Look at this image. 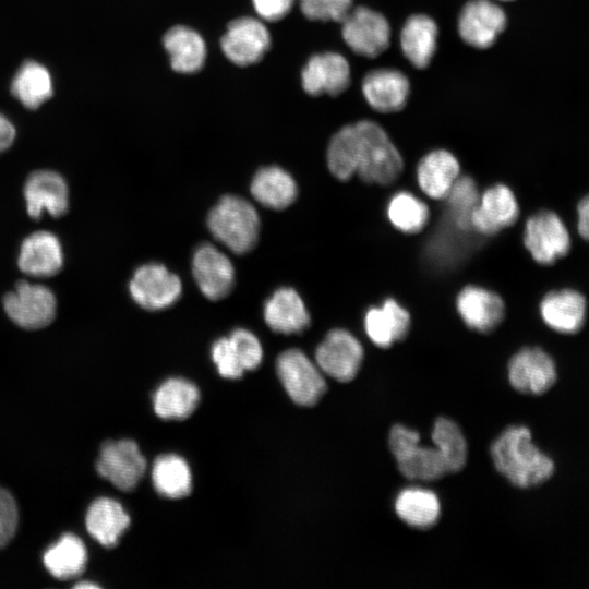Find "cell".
Wrapping results in <instances>:
<instances>
[{
    "label": "cell",
    "instance_id": "6da1fadb",
    "mask_svg": "<svg viewBox=\"0 0 589 589\" xmlns=\"http://www.w3.org/2000/svg\"><path fill=\"white\" fill-rule=\"evenodd\" d=\"M327 165L341 181L354 173L366 183L390 184L401 173L402 158L381 125L362 120L342 127L327 148Z\"/></svg>",
    "mask_w": 589,
    "mask_h": 589
},
{
    "label": "cell",
    "instance_id": "7a4b0ae2",
    "mask_svg": "<svg viewBox=\"0 0 589 589\" xmlns=\"http://www.w3.org/2000/svg\"><path fill=\"white\" fill-rule=\"evenodd\" d=\"M496 470L513 485L520 489L538 486L554 473L553 460L532 442L526 426H508L491 446Z\"/></svg>",
    "mask_w": 589,
    "mask_h": 589
},
{
    "label": "cell",
    "instance_id": "3957f363",
    "mask_svg": "<svg viewBox=\"0 0 589 589\" xmlns=\"http://www.w3.org/2000/svg\"><path fill=\"white\" fill-rule=\"evenodd\" d=\"M207 227L212 236L230 251L244 254L257 242L260 217L245 199L225 195L208 213Z\"/></svg>",
    "mask_w": 589,
    "mask_h": 589
},
{
    "label": "cell",
    "instance_id": "277c9868",
    "mask_svg": "<svg viewBox=\"0 0 589 589\" xmlns=\"http://www.w3.org/2000/svg\"><path fill=\"white\" fill-rule=\"evenodd\" d=\"M388 446L398 470L408 480L431 482L447 473L436 448L420 445V434L412 429L394 425L389 432Z\"/></svg>",
    "mask_w": 589,
    "mask_h": 589
},
{
    "label": "cell",
    "instance_id": "5b68a950",
    "mask_svg": "<svg viewBox=\"0 0 589 589\" xmlns=\"http://www.w3.org/2000/svg\"><path fill=\"white\" fill-rule=\"evenodd\" d=\"M276 370L287 394L300 406L315 405L326 392L322 371L299 349L281 352Z\"/></svg>",
    "mask_w": 589,
    "mask_h": 589
},
{
    "label": "cell",
    "instance_id": "8992f818",
    "mask_svg": "<svg viewBox=\"0 0 589 589\" xmlns=\"http://www.w3.org/2000/svg\"><path fill=\"white\" fill-rule=\"evenodd\" d=\"M3 306L7 315L17 326L38 329L55 318L57 300L48 287L22 280L5 294Z\"/></svg>",
    "mask_w": 589,
    "mask_h": 589
},
{
    "label": "cell",
    "instance_id": "52a82bcc",
    "mask_svg": "<svg viewBox=\"0 0 589 589\" xmlns=\"http://www.w3.org/2000/svg\"><path fill=\"white\" fill-rule=\"evenodd\" d=\"M340 23L344 41L357 55L374 58L389 46V24L376 11L358 7L351 9Z\"/></svg>",
    "mask_w": 589,
    "mask_h": 589
},
{
    "label": "cell",
    "instance_id": "ba28073f",
    "mask_svg": "<svg viewBox=\"0 0 589 589\" xmlns=\"http://www.w3.org/2000/svg\"><path fill=\"white\" fill-rule=\"evenodd\" d=\"M129 290L141 308L158 311L169 308L179 299L182 284L165 265L148 263L134 272Z\"/></svg>",
    "mask_w": 589,
    "mask_h": 589
},
{
    "label": "cell",
    "instance_id": "9c48e42d",
    "mask_svg": "<svg viewBox=\"0 0 589 589\" xmlns=\"http://www.w3.org/2000/svg\"><path fill=\"white\" fill-rule=\"evenodd\" d=\"M363 361L360 341L348 330H330L315 351V362L322 373L339 382L356 377Z\"/></svg>",
    "mask_w": 589,
    "mask_h": 589
},
{
    "label": "cell",
    "instance_id": "30bf717a",
    "mask_svg": "<svg viewBox=\"0 0 589 589\" xmlns=\"http://www.w3.org/2000/svg\"><path fill=\"white\" fill-rule=\"evenodd\" d=\"M98 473L122 491L133 490L142 479L146 460L135 442L108 441L103 444L96 464Z\"/></svg>",
    "mask_w": 589,
    "mask_h": 589
},
{
    "label": "cell",
    "instance_id": "8fae6325",
    "mask_svg": "<svg viewBox=\"0 0 589 589\" xmlns=\"http://www.w3.org/2000/svg\"><path fill=\"white\" fill-rule=\"evenodd\" d=\"M524 243L536 262L550 265L568 252L570 239L561 218L543 211L527 220Z\"/></svg>",
    "mask_w": 589,
    "mask_h": 589
},
{
    "label": "cell",
    "instance_id": "7c38bea8",
    "mask_svg": "<svg viewBox=\"0 0 589 589\" xmlns=\"http://www.w3.org/2000/svg\"><path fill=\"white\" fill-rule=\"evenodd\" d=\"M225 56L239 67L259 62L271 46L266 26L254 17H239L229 23L220 39Z\"/></svg>",
    "mask_w": 589,
    "mask_h": 589
},
{
    "label": "cell",
    "instance_id": "4fadbf2b",
    "mask_svg": "<svg viewBox=\"0 0 589 589\" xmlns=\"http://www.w3.org/2000/svg\"><path fill=\"white\" fill-rule=\"evenodd\" d=\"M508 380L519 393L542 395L556 382V366L544 350L537 347L524 348L508 363Z\"/></svg>",
    "mask_w": 589,
    "mask_h": 589
},
{
    "label": "cell",
    "instance_id": "5bb4252c",
    "mask_svg": "<svg viewBox=\"0 0 589 589\" xmlns=\"http://www.w3.org/2000/svg\"><path fill=\"white\" fill-rule=\"evenodd\" d=\"M506 15L490 0L469 1L459 15L458 32L461 39L478 49L491 47L504 31Z\"/></svg>",
    "mask_w": 589,
    "mask_h": 589
},
{
    "label": "cell",
    "instance_id": "9a60e30c",
    "mask_svg": "<svg viewBox=\"0 0 589 589\" xmlns=\"http://www.w3.org/2000/svg\"><path fill=\"white\" fill-rule=\"evenodd\" d=\"M192 273L201 292L212 301L229 294L235 284V268L231 261L209 243H204L195 250Z\"/></svg>",
    "mask_w": 589,
    "mask_h": 589
},
{
    "label": "cell",
    "instance_id": "2e32d148",
    "mask_svg": "<svg viewBox=\"0 0 589 589\" xmlns=\"http://www.w3.org/2000/svg\"><path fill=\"white\" fill-rule=\"evenodd\" d=\"M23 192L27 213L32 218H40L45 211L53 217L68 211V185L63 177L56 171H34L27 178Z\"/></svg>",
    "mask_w": 589,
    "mask_h": 589
},
{
    "label": "cell",
    "instance_id": "e0dca14e",
    "mask_svg": "<svg viewBox=\"0 0 589 589\" xmlns=\"http://www.w3.org/2000/svg\"><path fill=\"white\" fill-rule=\"evenodd\" d=\"M303 89L312 96L328 94L337 96L350 84V67L337 52L312 56L301 74Z\"/></svg>",
    "mask_w": 589,
    "mask_h": 589
},
{
    "label": "cell",
    "instance_id": "ac0fdd59",
    "mask_svg": "<svg viewBox=\"0 0 589 589\" xmlns=\"http://www.w3.org/2000/svg\"><path fill=\"white\" fill-rule=\"evenodd\" d=\"M519 214L512 190L504 184L489 188L470 215V226L483 235H494L513 225Z\"/></svg>",
    "mask_w": 589,
    "mask_h": 589
},
{
    "label": "cell",
    "instance_id": "d6986e66",
    "mask_svg": "<svg viewBox=\"0 0 589 589\" xmlns=\"http://www.w3.org/2000/svg\"><path fill=\"white\" fill-rule=\"evenodd\" d=\"M17 265L23 273L35 277L57 274L63 265L62 247L57 236L46 230L29 235L21 244Z\"/></svg>",
    "mask_w": 589,
    "mask_h": 589
},
{
    "label": "cell",
    "instance_id": "ffe728a7",
    "mask_svg": "<svg viewBox=\"0 0 589 589\" xmlns=\"http://www.w3.org/2000/svg\"><path fill=\"white\" fill-rule=\"evenodd\" d=\"M457 310L465 324L480 333L492 332L504 317V302L493 291L465 287L457 298Z\"/></svg>",
    "mask_w": 589,
    "mask_h": 589
},
{
    "label": "cell",
    "instance_id": "44dd1931",
    "mask_svg": "<svg viewBox=\"0 0 589 589\" xmlns=\"http://www.w3.org/2000/svg\"><path fill=\"white\" fill-rule=\"evenodd\" d=\"M410 85L407 76L394 69L371 71L362 82L365 100L380 112L401 110L407 103Z\"/></svg>",
    "mask_w": 589,
    "mask_h": 589
},
{
    "label": "cell",
    "instance_id": "7402d4cb",
    "mask_svg": "<svg viewBox=\"0 0 589 589\" xmlns=\"http://www.w3.org/2000/svg\"><path fill=\"white\" fill-rule=\"evenodd\" d=\"M263 312L265 323L276 333L297 334L310 325V314L302 298L289 287L277 289L265 302Z\"/></svg>",
    "mask_w": 589,
    "mask_h": 589
},
{
    "label": "cell",
    "instance_id": "603a6c76",
    "mask_svg": "<svg viewBox=\"0 0 589 589\" xmlns=\"http://www.w3.org/2000/svg\"><path fill=\"white\" fill-rule=\"evenodd\" d=\"M540 313L549 327L563 334H574L584 325L586 300L572 289L552 291L541 301Z\"/></svg>",
    "mask_w": 589,
    "mask_h": 589
},
{
    "label": "cell",
    "instance_id": "cb8c5ba5",
    "mask_svg": "<svg viewBox=\"0 0 589 589\" xmlns=\"http://www.w3.org/2000/svg\"><path fill=\"white\" fill-rule=\"evenodd\" d=\"M364 328L376 346L388 348L407 336L410 315L398 302L386 299L382 306L371 308L366 312Z\"/></svg>",
    "mask_w": 589,
    "mask_h": 589
},
{
    "label": "cell",
    "instance_id": "d4e9b609",
    "mask_svg": "<svg viewBox=\"0 0 589 589\" xmlns=\"http://www.w3.org/2000/svg\"><path fill=\"white\" fill-rule=\"evenodd\" d=\"M459 163L444 149L426 154L417 168V179L421 190L435 200L445 199L459 177Z\"/></svg>",
    "mask_w": 589,
    "mask_h": 589
},
{
    "label": "cell",
    "instance_id": "484cf974",
    "mask_svg": "<svg viewBox=\"0 0 589 589\" xmlns=\"http://www.w3.org/2000/svg\"><path fill=\"white\" fill-rule=\"evenodd\" d=\"M250 191L256 202L272 209L288 207L298 194L292 176L277 166L259 169L252 179Z\"/></svg>",
    "mask_w": 589,
    "mask_h": 589
},
{
    "label": "cell",
    "instance_id": "4316f807",
    "mask_svg": "<svg viewBox=\"0 0 589 589\" xmlns=\"http://www.w3.org/2000/svg\"><path fill=\"white\" fill-rule=\"evenodd\" d=\"M437 25L424 14L410 16L400 34V45L405 57L418 68H426L436 49Z\"/></svg>",
    "mask_w": 589,
    "mask_h": 589
},
{
    "label": "cell",
    "instance_id": "83f0119b",
    "mask_svg": "<svg viewBox=\"0 0 589 589\" xmlns=\"http://www.w3.org/2000/svg\"><path fill=\"white\" fill-rule=\"evenodd\" d=\"M163 41L175 71L194 73L203 67L206 46L194 29L183 25L173 26L165 34Z\"/></svg>",
    "mask_w": 589,
    "mask_h": 589
},
{
    "label": "cell",
    "instance_id": "f1b7e54d",
    "mask_svg": "<svg viewBox=\"0 0 589 589\" xmlns=\"http://www.w3.org/2000/svg\"><path fill=\"white\" fill-rule=\"evenodd\" d=\"M130 517L122 506L108 497L92 503L86 514L88 532L104 546H113L128 529Z\"/></svg>",
    "mask_w": 589,
    "mask_h": 589
},
{
    "label": "cell",
    "instance_id": "f546056e",
    "mask_svg": "<svg viewBox=\"0 0 589 589\" xmlns=\"http://www.w3.org/2000/svg\"><path fill=\"white\" fill-rule=\"evenodd\" d=\"M200 401L199 388L184 378H169L154 395V410L163 419L182 420L190 417Z\"/></svg>",
    "mask_w": 589,
    "mask_h": 589
},
{
    "label": "cell",
    "instance_id": "4dcf8cb0",
    "mask_svg": "<svg viewBox=\"0 0 589 589\" xmlns=\"http://www.w3.org/2000/svg\"><path fill=\"white\" fill-rule=\"evenodd\" d=\"M395 512L408 526L429 529L438 521L441 504L434 492L422 488H408L398 494Z\"/></svg>",
    "mask_w": 589,
    "mask_h": 589
},
{
    "label": "cell",
    "instance_id": "1f68e13d",
    "mask_svg": "<svg viewBox=\"0 0 589 589\" xmlns=\"http://www.w3.org/2000/svg\"><path fill=\"white\" fill-rule=\"evenodd\" d=\"M11 92L24 107L37 109L53 92L49 71L38 62L26 61L12 81Z\"/></svg>",
    "mask_w": 589,
    "mask_h": 589
},
{
    "label": "cell",
    "instance_id": "d6a6232c",
    "mask_svg": "<svg viewBox=\"0 0 589 589\" xmlns=\"http://www.w3.org/2000/svg\"><path fill=\"white\" fill-rule=\"evenodd\" d=\"M152 480L156 491L169 498L188 496L192 476L187 461L177 455L159 456L153 466Z\"/></svg>",
    "mask_w": 589,
    "mask_h": 589
},
{
    "label": "cell",
    "instance_id": "836d02e7",
    "mask_svg": "<svg viewBox=\"0 0 589 589\" xmlns=\"http://www.w3.org/2000/svg\"><path fill=\"white\" fill-rule=\"evenodd\" d=\"M48 572L59 579L80 575L86 564L84 543L76 536L64 534L44 555Z\"/></svg>",
    "mask_w": 589,
    "mask_h": 589
},
{
    "label": "cell",
    "instance_id": "e575fe53",
    "mask_svg": "<svg viewBox=\"0 0 589 589\" xmlns=\"http://www.w3.org/2000/svg\"><path fill=\"white\" fill-rule=\"evenodd\" d=\"M434 447L441 455L447 473L460 471L467 461V442L460 428L446 418L436 419L432 432Z\"/></svg>",
    "mask_w": 589,
    "mask_h": 589
},
{
    "label": "cell",
    "instance_id": "d590c367",
    "mask_svg": "<svg viewBox=\"0 0 589 589\" xmlns=\"http://www.w3.org/2000/svg\"><path fill=\"white\" fill-rule=\"evenodd\" d=\"M387 215L398 230L414 233L422 230L428 223L429 208L411 193L400 192L389 201Z\"/></svg>",
    "mask_w": 589,
    "mask_h": 589
},
{
    "label": "cell",
    "instance_id": "8d00e7d4",
    "mask_svg": "<svg viewBox=\"0 0 589 589\" xmlns=\"http://www.w3.org/2000/svg\"><path fill=\"white\" fill-rule=\"evenodd\" d=\"M446 197L458 227L470 228V215L480 197L473 179L467 176L458 177Z\"/></svg>",
    "mask_w": 589,
    "mask_h": 589
},
{
    "label": "cell",
    "instance_id": "74e56055",
    "mask_svg": "<svg viewBox=\"0 0 589 589\" xmlns=\"http://www.w3.org/2000/svg\"><path fill=\"white\" fill-rule=\"evenodd\" d=\"M352 8V0H300L303 15L312 21L341 22Z\"/></svg>",
    "mask_w": 589,
    "mask_h": 589
},
{
    "label": "cell",
    "instance_id": "f35d334b",
    "mask_svg": "<svg viewBox=\"0 0 589 589\" xmlns=\"http://www.w3.org/2000/svg\"><path fill=\"white\" fill-rule=\"evenodd\" d=\"M244 371L256 369L262 362L263 349L254 334L237 328L229 336Z\"/></svg>",
    "mask_w": 589,
    "mask_h": 589
},
{
    "label": "cell",
    "instance_id": "ab89813d",
    "mask_svg": "<svg viewBox=\"0 0 589 589\" xmlns=\"http://www.w3.org/2000/svg\"><path fill=\"white\" fill-rule=\"evenodd\" d=\"M212 359L219 374L226 378H239L245 372L229 337L216 340L212 346Z\"/></svg>",
    "mask_w": 589,
    "mask_h": 589
},
{
    "label": "cell",
    "instance_id": "60d3db41",
    "mask_svg": "<svg viewBox=\"0 0 589 589\" xmlns=\"http://www.w3.org/2000/svg\"><path fill=\"white\" fill-rule=\"evenodd\" d=\"M17 527V507L11 494L0 488V548L9 543Z\"/></svg>",
    "mask_w": 589,
    "mask_h": 589
},
{
    "label": "cell",
    "instance_id": "b9f144b4",
    "mask_svg": "<svg viewBox=\"0 0 589 589\" xmlns=\"http://www.w3.org/2000/svg\"><path fill=\"white\" fill-rule=\"evenodd\" d=\"M294 0H252L254 10L265 21L276 22L291 10Z\"/></svg>",
    "mask_w": 589,
    "mask_h": 589
},
{
    "label": "cell",
    "instance_id": "7bdbcfd3",
    "mask_svg": "<svg viewBox=\"0 0 589 589\" xmlns=\"http://www.w3.org/2000/svg\"><path fill=\"white\" fill-rule=\"evenodd\" d=\"M577 228L579 235L587 240L589 236V201L588 196H585L577 208Z\"/></svg>",
    "mask_w": 589,
    "mask_h": 589
},
{
    "label": "cell",
    "instance_id": "ee69618b",
    "mask_svg": "<svg viewBox=\"0 0 589 589\" xmlns=\"http://www.w3.org/2000/svg\"><path fill=\"white\" fill-rule=\"evenodd\" d=\"M15 139L13 124L0 113V153L8 149Z\"/></svg>",
    "mask_w": 589,
    "mask_h": 589
},
{
    "label": "cell",
    "instance_id": "f6af8a7d",
    "mask_svg": "<svg viewBox=\"0 0 589 589\" xmlns=\"http://www.w3.org/2000/svg\"><path fill=\"white\" fill-rule=\"evenodd\" d=\"M503 1H510V0H503Z\"/></svg>",
    "mask_w": 589,
    "mask_h": 589
}]
</instances>
